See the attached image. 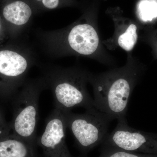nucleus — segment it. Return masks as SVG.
<instances>
[{
	"label": "nucleus",
	"instance_id": "obj_1",
	"mask_svg": "<svg viewBox=\"0 0 157 157\" xmlns=\"http://www.w3.org/2000/svg\"><path fill=\"white\" fill-rule=\"evenodd\" d=\"M95 10L87 9L63 28L38 31L37 39L44 53L53 58L84 57L105 66H115L116 59L105 48L100 36Z\"/></svg>",
	"mask_w": 157,
	"mask_h": 157
},
{
	"label": "nucleus",
	"instance_id": "obj_2",
	"mask_svg": "<svg viewBox=\"0 0 157 157\" xmlns=\"http://www.w3.org/2000/svg\"><path fill=\"white\" fill-rule=\"evenodd\" d=\"M127 54L122 67L89 75L95 108L114 120L126 117L130 97L146 70V65L132 52Z\"/></svg>",
	"mask_w": 157,
	"mask_h": 157
},
{
	"label": "nucleus",
	"instance_id": "obj_3",
	"mask_svg": "<svg viewBox=\"0 0 157 157\" xmlns=\"http://www.w3.org/2000/svg\"><path fill=\"white\" fill-rule=\"evenodd\" d=\"M42 77L53 94L55 108L71 110L76 107H94V99L88 92L90 71L80 66L69 67L39 64Z\"/></svg>",
	"mask_w": 157,
	"mask_h": 157
},
{
	"label": "nucleus",
	"instance_id": "obj_4",
	"mask_svg": "<svg viewBox=\"0 0 157 157\" xmlns=\"http://www.w3.org/2000/svg\"><path fill=\"white\" fill-rule=\"evenodd\" d=\"M36 63L35 51L21 38L8 40L0 46V101H12Z\"/></svg>",
	"mask_w": 157,
	"mask_h": 157
},
{
	"label": "nucleus",
	"instance_id": "obj_5",
	"mask_svg": "<svg viewBox=\"0 0 157 157\" xmlns=\"http://www.w3.org/2000/svg\"><path fill=\"white\" fill-rule=\"evenodd\" d=\"M46 88L42 76L26 80L11 101L13 114L9 123L11 134L33 144L36 140L39 97Z\"/></svg>",
	"mask_w": 157,
	"mask_h": 157
},
{
	"label": "nucleus",
	"instance_id": "obj_6",
	"mask_svg": "<svg viewBox=\"0 0 157 157\" xmlns=\"http://www.w3.org/2000/svg\"><path fill=\"white\" fill-rule=\"evenodd\" d=\"M61 110V109H60ZM68 128L83 151H87L102 144L107 134L110 122L114 119L95 107L81 114L62 110Z\"/></svg>",
	"mask_w": 157,
	"mask_h": 157
},
{
	"label": "nucleus",
	"instance_id": "obj_7",
	"mask_svg": "<svg viewBox=\"0 0 157 157\" xmlns=\"http://www.w3.org/2000/svg\"><path fill=\"white\" fill-rule=\"evenodd\" d=\"M117 125L107 134L102 144L124 151L157 154V133L139 131L129 126L126 117L117 120Z\"/></svg>",
	"mask_w": 157,
	"mask_h": 157
},
{
	"label": "nucleus",
	"instance_id": "obj_8",
	"mask_svg": "<svg viewBox=\"0 0 157 157\" xmlns=\"http://www.w3.org/2000/svg\"><path fill=\"white\" fill-rule=\"evenodd\" d=\"M36 13L30 0H0V16L9 40L20 39Z\"/></svg>",
	"mask_w": 157,
	"mask_h": 157
},
{
	"label": "nucleus",
	"instance_id": "obj_9",
	"mask_svg": "<svg viewBox=\"0 0 157 157\" xmlns=\"http://www.w3.org/2000/svg\"><path fill=\"white\" fill-rule=\"evenodd\" d=\"M67 128L61 110L55 108L46 119L44 132L36 140L46 157H73L65 142Z\"/></svg>",
	"mask_w": 157,
	"mask_h": 157
},
{
	"label": "nucleus",
	"instance_id": "obj_10",
	"mask_svg": "<svg viewBox=\"0 0 157 157\" xmlns=\"http://www.w3.org/2000/svg\"><path fill=\"white\" fill-rule=\"evenodd\" d=\"M110 17L113 22L114 32L112 36L103 40L104 46L109 50L120 48L127 53L132 52L144 26L137 20L124 17L118 11L111 13Z\"/></svg>",
	"mask_w": 157,
	"mask_h": 157
},
{
	"label": "nucleus",
	"instance_id": "obj_11",
	"mask_svg": "<svg viewBox=\"0 0 157 157\" xmlns=\"http://www.w3.org/2000/svg\"><path fill=\"white\" fill-rule=\"evenodd\" d=\"M33 146L11 133L0 138V157H36Z\"/></svg>",
	"mask_w": 157,
	"mask_h": 157
},
{
	"label": "nucleus",
	"instance_id": "obj_12",
	"mask_svg": "<svg viewBox=\"0 0 157 157\" xmlns=\"http://www.w3.org/2000/svg\"><path fill=\"white\" fill-rule=\"evenodd\" d=\"M138 21L144 26H153L157 21V1L142 0L138 4Z\"/></svg>",
	"mask_w": 157,
	"mask_h": 157
},
{
	"label": "nucleus",
	"instance_id": "obj_13",
	"mask_svg": "<svg viewBox=\"0 0 157 157\" xmlns=\"http://www.w3.org/2000/svg\"><path fill=\"white\" fill-rule=\"evenodd\" d=\"M36 13L39 11L54 10L76 6L78 3L76 0H30Z\"/></svg>",
	"mask_w": 157,
	"mask_h": 157
},
{
	"label": "nucleus",
	"instance_id": "obj_14",
	"mask_svg": "<svg viewBox=\"0 0 157 157\" xmlns=\"http://www.w3.org/2000/svg\"><path fill=\"white\" fill-rule=\"evenodd\" d=\"M139 40L150 47L153 56L157 59V28L144 26L140 31Z\"/></svg>",
	"mask_w": 157,
	"mask_h": 157
},
{
	"label": "nucleus",
	"instance_id": "obj_15",
	"mask_svg": "<svg viewBox=\"0 0 157 157\" xmlns=\"http://www.w3.org/2000/svg\"><path fill=\"white\" fill-rule=\"evenodd\" d=\"M99 157H157V154H139L124 151L106 145H103L101 153Z\"/></svg>",
	"mask_w": 157,
	"mask_h": 157
},
{
	"label": "nucleus",
	"instance_id": "obj_16",
	"mask_svg": "<svg viewBox=\"0 0 157 157\" xmlns=\"http://www.w3.org/2000/svg\"><path fill=\"white\" fill-rule=\"evenodd\" d=\"M11 134L10 124L6 121V119L0 110V138Z\"/></svg>",
	"mask_w": 157,
	"mask_h": 157
},
{
	"label": "nucleus",
	"instance_id": "obj_17",
	"mask_svg": "<svg viewBox=\"0 0 157 157\" xmlns=\"http://www.w3.org/2000/svg\"><path fill=\"white\" fill-rule=\"evenodd\" d=\"M9 40L6 27L2 19L0 16V46Z\"/></svg>",
	"mask_w": 157,
	"mask_h": 157
}]
</instances>
